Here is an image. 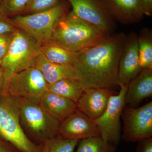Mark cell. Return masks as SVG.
Returning <instances> with one entry per match:
<instances>
[{"instance_id": "obj_1", "label": "cell", "mask_w": 152, "mask_h": 152, "mask_svg": "<svg viewBox=\"0 0 152 152\" xmlns=\"http://www.w3.org/2000/svg\"><path fill=\"white\" fill-rule=\"evenodd\" d=\"M126 34H112L94 45L77 53L73 66L86 88L110 89L117 85L120 57Z\"/></svg>"}, {"instance_id": "obj_2", "label": "cell", "mask_w": 152, "mask_h": 152, "mask_svg": "<svg viewBox=\"0 0 152 152\" xmlns=\"http://www.w3.org/2000/svg\"><path fill=\"white\" fill-rule=\"evenodd\" d=\"M110 35L79 18L71 11L58 20L51 39L77 53L100 42Z\"/></svg>"}, {"instance_id": "obj_3", "label": "cell", "mask_w": 152, "mask_h": 152, "mask_svg": "<svg viewBox=\"0 0 152 152\" xmlns=\"http://www.w3.org/2000/svg\"><path fill=\"white\" fill-rule=\"evenodd\" d=\"M22 99L4 92L0 97V137L21 152H41L42 146L31 142L22 127Z\"/></svg>"}, {"instance_id": "obj_4", "label": "cell", "mask_w": 152, "mask_h": 152, "mask_svg": "<svg viewBox=\"0 0 152 152\" xmlns=\"http://www.w3.org/2000/svg\"><path fill=\"white\" fill-rule=\"evenodd\" d=\"M40 47L39 42L23 30L18 28L13 33L7 53L1 60L4 92L6 93L8 83L13 75L34 66L41 54Z\"/></svg>"}, {"instance_id": "obj_5", "label": "cell", "mask_w": 152, "mask_h": 152, "mask_svg": "<svg viewBox=\"0 0 152 152\" xmlns=\"http://www.w3.org/2000/svg\"><path fill=\"white\" fill-rule=\"evenodd\" d=\"M20 121L23 130L42 142L58 135L61 122L39 103L22 99Z\"/></svg>"}, {"instance_id": "obj_6", "label": "cell", "mask_w": 152, "mask_h": 152, "mask_svg": "<svg viewBox=\"0 0 152 152\" xmlns=\"http://www.w3.org/2000/svg\"><path fill=\"white\" fill-rule=\"evenodd\" d=\"M67 3L61 0L47 10L27 15H18L11 19L17 28L23 30L42 44L51 39L55 25L68 12Z\"/></svg>"}, {"instance_id": "obj_7", "label": "cell", "mask_w": 152, "mask_h": 152, "mask_svg": "<svg viewBox=\"0 0 152 152\" xmlns=\"http://www.w3.org/2000/svg\"><path fill=\"white\" fill-rule=\"evenodd\" d=\"M48 84L40 71L31 67L14 74L9 80L6 93L33 102H39Z\"/></svg>"}, {"instance_id": "obj_8", "label": "cell", "mask_w": 152, "mask_h": 152, "mask_svg": "<svg viewBox=\"0 0 152 152\" xmlns=\"http://www.w3.org/2000/svg\"><path fill=\"white\" fill-rule=\"evenodd\" d=\"M118 94L113 95L103 114L94 121L104 141L116 146L121 136V118L126 105L125 99L127 86H121Z\"/></svg>"}, {"instance_id": "obj_9", "label": "cell", "mask_w": 152, "mask_h": 152, "mask_svg": "<svg viewBox=\"0 0 152 152\" xmlns=\"http://www.w3.org/2000/svg\"><path fill=\"white\" fill-rule=\"evenodd\" d=\"M123 139L126 142H138L152 137V102L134 108L126 105L121 115Z\"/></svg>"}, {"instance_id": "obj_10", "label": "cell", "mask_w": 152, "mask_h": 152, "mask_svg": "<svg viewBox=\"0 0 152 152\" xmlns=\"http://www.w3.org/2000/svg\"><path fill=\"white\" fill-rule=\"evenodd\" d=\"M72 12L79 18L110 34L116 26L114 19L105 7L102 0H68Z\"/></svg>"}, {"instance_id": "obj_11", "label": "cell", "mask_w": 152, "mask_h": 152, "mask_svg": "<svg viewBox=\"0 0 152 152\" xmlns=\"http://www.w3.org/2000/svg\"><path fill=\"white\" fill-rule=\"evenodd\" d=\"M138 34L132 31L126 35L119 62L117 85L127 86L142 69L140 63Z\"/></svg>"}, {"instance_id": "obj_12", "label": "cell", "mask_w": 152, "mask_h": 152, "mask_svg": "<svg viewBox=\"0 0 152 152\" xmlns=\"http://www.w3.org/2000/svg\"><path fill=\"white\" fill-rule=\"evenodd\" d=\"M58 136L63 139L79 140L101 136L94 121L77 108L61 122Z\"/></svg>"}, {"instance_id": "obj_13", "label": "cell", "mask_w": 152, "mask_h": 152, "mask_svg": "<svg viewBox=\"0 0 152 152\" xmlns=\"http://www.w3.org/2000/svg\"><path fill=\"white\" fill-rule=\"evenodd\" d=\"M113 95L109 89L86 88L77 102V108L94 121L103 114Z\"/></svg>"}, {"instance_id": "obj_14", "label": "cell", "mask_w": 152, "mask_h": 152, "mask_svg": "<svg viewBox=\"0 0 152 152\" xmlns=\"http://www.w3.org/2000/svg\"><path fill=\"white\" fill-rule=\"evenodd\" d=\"M111 16L124 25L140 21L144 15L140 0H102Z\"/></svg>"}, {"instance_id": "obj_15", "label": "cell", "mask_w": 152, "mask_h": 152, "mask_svg": "<svg viewBox=\"0 0 152 152\" xmlns=\"http://www.w3.org/2000/svg\"><path fill=\"white\" fill-rule=\"evenodd\" d=\"M152 96V69H143L128 85L125 103L134 107Z\"/></svg>"}, {"instance_id": "obj_16", "label": "cell", "mask_w": 152, "mask_h": 152, "mask_svg": "<svg viewBox=\"0 0 152 152\" xmlns=\"http://www.w3.org/2000/svg\"><path fill=\"white\" fill-rule=\"evenodd\" d=\"M34 66L40 71L48 84L63 79L78 80L73 66L52 62L42 53L36 60Z\"/></svg>"}, {"instance_id": "obj_17", "label": "cell", "mask_w": 152, "mask_h": 152, "mask_svg": "<svg viewBox=\"0 0 152 152\" xmlns=\"http://www.w3.org/2000/svg\"><path fill=\"white\" fill-rule=\"evenodd\" d=\"M39 103L61 122L77 109V104L75 102L48 91L43 95Z\"/></svg>"}, {"instance_id": "obj_18", "label": "cell", "mask_w": 152, "mask_h": 152, "mask_svg": "<svg viewBox=\"0 0 152 152\" xmlns=\"http://www.w3.org/2000/svg\"><path fill=\"white\" fill-rule=\"evenodd\" d=\"M41 53L52 62L73 66L77 53L72 51L57 43L52 39L41 45Z\"/></svg>"}, {"instance_id": "obj_19", "label": "cell", "mask_w": 152, "mask_h": 152, "mask_svg": "<svg viewBox=\"0 0 152 152\" xmlns=\"http://www.w3.org/2000/svg\"><path fill=\"white\" fill-rule=\"evenodd\" d=\"M84 86L79 80L65 79L48 84V91L69 99L77 104L84 91Z\"/></svg>"}, {"instance_id": "obj_20", "label": "cell", "mask_w": 152, "mask_h": 152, "mask_svg": "<svg viewBox=\"0 0 152 152\" xmlns=\"http://www.w3.org/2000/svg\"><path fill=\"white\" fill-rule=\"evenodd\" d=\"M140 63L142 69H152V31L144 28L137 36Z\"/></svg>"}, {"instance_id": "obj_21", "label": "cell", "mask_w": 152, "mask_h": 152, "mask_svg": "<svg viewBox=\"0 0 152 152\" xmlns=\"http://www.w3.org/2000/svg\"><path fill=\"white\" fill-rule=\"evenodd\" d=\"M75 152H115V147L104 141L101 136L80 140Z\"/></svg>"}, {"instance_id": "obj_22", "label": "cell", "mask_w": 152, "mask_h": 152, "mask_svg": "<svg viewBox=\"0 0 152 152\" xmlns=\"http://www.w3.org/2000/svg\"><path fill=\"white\" fill-rule=\"evenodd\" d=\"M80 141L63 139L57 135L44 142L41 152H75Z\"/></svg>"}, {"instance_id": "obj_23", "label": "cell", "mask_w": 152, "mask_h": 152, "mask_svg": "<svg viewBox=\"0 0 152 152\" xmlns=\"http://www.w3.org/2000/svg\"><path fill=\"white\" fill-rule=\"evenodd\" d=\"M30 1L2 0L0 4V13L7 17L21 15Z\"/></svg>"}, {"instance_id": "obj_24", "label": "cell", "mask_w": 152, "mask_h": 152, "mask_svg": "<svg viewBox=\"0 0 152 152\" xmlns=\"http://www.w3.org/2000/svg\"><path fill=\"white\" fill-rule=\"evenodd\" d=\"M61 0H31L22 15H31L47 10L57 5Z\"/></svg>"}, {"instance_id": "obj_25", "label": "cell", "mask_w": 152, "mask_h": 152, "mask_svg": "<svg viewBox=\"0 0 152 152\" xmlns=\"http://www.w3.org/2000/svg\"><path fill=\"white\" fill-rule=\"evenodd\" d=\"M18 29L11 19L0 13V36L13 34Z\"/></svg>"}, {"instance_id": "obj_26", "label": "cell", "mask_w": 152, "mask_h": 152, "mask_svg": "<svg viewBox=\"0 0 152 152\" xmlns=\"http://www.w3.org/2000/svg\"><path fill=\"white\" fill-rule=\"evenodd\" d=\"M13 33L0 36V60L1 61L7 53Z\"/></svg>"}, {"instance_id": "obj_27", "label": "cell", "mask_w": 152, "mask_h": 152, "mask_svg": "<svg viewBox=\"0 0 152 152\" xmlns=\"http://www.w3.org/2000/svg\"><path fill=\"white\" fill-rule=\"evenodd\" d=\"M138 142L137 152H152V137L143 139Z\"/></svg>"}, {"instance_id": "obj_28", "label": "cell", "mask_w": 152, "mask_h": 152, "mask_svg": "<svg viewBox=\"0 0 152 152\" xmlns=\"http://www.w3.org/2000/svg\"><path fill=\"white\" fill-rule=\"evenodd\" d=\"M141 4L144 15L152 16V0H140Z\"/></svg>"}, {"instance_id": "obj_29", "label": "cell", "mask_w": 152, "mask_h": 152, "mask_svg": "<svg viewBox=\"0 0 152 152\" xmlns=\"http://www.w3.org/2000/svg\"><path fill=\"white\" fill-rule=\"evenodd\" d=\"M0 152H14L7 146L0 141Z\"/></svg>"}, {"instance_id": "obj_30", "label": "cell", "mask_w": 152, "mask_h": 152, "mask_svg": "<svg viewBox=\"0 0 152 152\" xmlns=\"http://www.w3.org/2000/svg\"><path fill=\"white\" fill-rule=\"evenodd\" d=\"M4 75V69L2 66L1 61L0 60V79Z\"/></svg>"}, {"instance_id": "obj_31", "label": "cell", "mask_w": 152, "mask_h": 152, "mask_svg": "<svg viewBox=\"0 0 152 152\" xmlns=\"http://www.w3.org/2000/svg\"><path fill=\"white\" fill-rule=\"evenodd\" d=\"M2 1V0H0V4H1V2Z\"/></svg>"}]
</instances>
